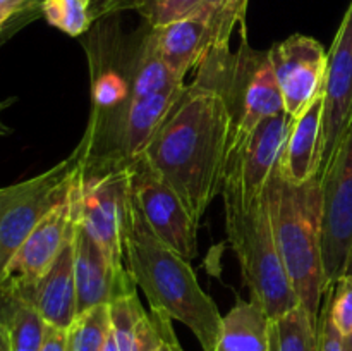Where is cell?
Wrapping results in <instances>:
<instances>
[{
  "label": "cell",
  "instance_id": "1",
  "mask_svg": "<svg viewBox=\"0 0 352 351\" xmlns=\"http://www.w3.org/2000/svg\"><path fill=\"white\" fill-rule=\"evenodd\" d=\"M234 119L219 86L198 78L181 98L141 157L160 176L195 219L201 220L222 193L230 157Z\"/></svg>",
  "mask_w": 352,
  "mask_h": 351
},
{
  "label": "cell",
  "instance_id": "2",
  "mask_svg": "<svg viewBox=\"0 0 352 351\" xmlns=\"http://www.w3.org/2000/svg\"><path fill=\"white\" fill-rule=\"evenodd\" d=\"M124 267L150 301L151 312L184 323L203 351H217L223 319L219 306L199 286L191 260L153 233L134 202L124 237Z\"/></svg>",
  "mask_w": 352,
  "mask_h": 351
},
{
  "label": "cell",
  "instance_id": "3",
  "mask_svg": "<svg viewBox=\"0 0 352 351\" xmlns=\"http://www.w3.org/2000/svg\"><path fill=\"white\" fill-rule=\"evenodd\" d=\"M275 244L299 303L318 320L325 298L323 267V195L318 176L302 184L282 178L275 169L267 189Z\"/></svg>",
  "mask_w": 352,
  "mask_h": 351
},
{
  "label": "cell",
  "instance_id": "4",
  "mask_svg": "<svg viewBox=\"0 0 352 351\" xmlns=\"http://www.w3.org/2000/svg\"><path fill=\"white\" fill-rule=\"evenodd\" d=\"M222 198L227 237L237 255L251 299L263 308L270 320L280 319L301 303L275 244L267 196L263 193L253 203L232 196Z\"/></svg>",
  "mask_w": 352,
  "mask_h": 351
},
{
  "label": "cell",
  "instance_id": "5",
  "mask_svg": "<svg viewBox=\"0 0 352 351\" xmlns=\"http://www.w3.org/2000/svg\"><path fill=\"white\" fill-rule=\"evenodd\" d=\"M76 198L79 224L102 246L110 262L124 270V237L133 212L131 162L93 157L86 147Z\"/></svg>",
  "mask_w": 352,
  "mask_h": 351
},
{
  "label": "cell",
  "instance_id": "6",
  "mask_svg": "<svg viewBox=\"0 0 352 351\" xmlns=\"http://www.w3.org/2000/svg\"><path fill=\"white\" fill-rule=\"evenodd\" d=\"M86 147L88 141L82 138L69 157L45 172L0 188V282L31 231L69 195L85 165Z\"/></svg>",
  "mask_w": 352,
  "mask_h": 351
},
{
  "label": "cell",
  "instance_id": "7",
  "mask_svg": "<svg viewBox=\"0 0 352 351\" xmlns=\"http://www.w3.org/2000/svg\"><path fill=\"white\" fill-rule=\"evenodd\" d=\"M76 184L78 179L72 184L69 195L43 217V220L31 231L30 236L10 258L0 282V296L24 298L47 274L48 268L54 265L60 251L69 243L78 219Z\"/></svg>",
  "mask_w": 352,
  "mask_h": 351
},
{
  "label": "cell",
  "instance_id": "8",
  "mask_svg": "<svg viewBox=\"0 0 352 351\" xmlns=\"http://www.w3.org/2000/svg\"><path fill=\"white\" fill-rule=\"evenodd\" d=\"M320 182L323 195V267L329 291L344 274L352 246V117Z\"/></svg>",
  "mask_w": 352,
  "mask_h": 351
},
{
  "label": "cell",
  "instance_id": "9",
  "mask_svg": "<svg viewBox=\"0 0 352 351\" xmlns=\"http://www.w3.org/2000/svg\"><path fill=\"white\" fill-rule=\"evenodd\" d=\"M131 193L134 205L153 233L188 260L196 258L199 222L143 157L131 162Z\"/></svg>",
  "mask_w": 352,
  "mask_h": 351
},
{
  "label": "cell",
  "instance_id": "10",
  "mask_svg": "<svg viewBox=\"0 0 352 351\" xmlns=\"http://www.w3.org/2000/svg\"><path fill=\"white\" fill-rule=\"evenodd\" d=\"M291 123L292 117L282 110L261 120L243 143L230 150L220 195L244 203H253L263 196L280 160Z\"/></svg>",
  "mask_w": 352,
  "mask_h": 351
},
{
  "label": "cell",
  "instance_id": "11",
  "mask_svg": "<svg viewBox=\"0 0 352 351\" xmlns=\"http://www.w3.org/2000/svg\"><path fill=\"white\" fill-rule=\"evenodd\" d=\"M352 117V0L327 58L323 85V129L318 178L332 162Z\"/></svg>",
  "mask_w": 352,
  "mask_h": 351
},
{
  "label": "cell",
  "instance_id": "12",
  "mask_svg": "<svg viewBox=\"0 0 352 351\" xmlns=\"http://www.w3.org/2000/svg\"><path fill=\"white\" fill-rule=\"evenodd\" d=\"M241 23L230 16H192L150 28L146 38L170 71L184 81L188 72L199 67L213 48L229 47L234 26Z\"/></svg>",
  "mask_w": 352,
  "mask_h": 351
},
{
  "label": "cell",
  "instance_id": "13",
  "mask_svg": "<svg viewBox=\"0 0 352 351\" xmlns=\"http://www.w3.org/2000/svg\"><path fill=\"white\" fill-rule=\"evenodd\" d=\"M268 57L280 86L285 112L296 117L323 92L329 52L315 38L292 34L272 45Z\"/></svg>",
  "mask_w": 352,
  "mask_h": 351
},
{
  "label": "cell",
  "instance_id": "14",
  "mask_svg": "<svg viewBox=\"0 0 352 351\" xmlns=\"http://www.w3.org/2000/svg\"><path fill=\"white\" fill-rule=\"evenodd\" d=\"M184 88L186 85L141 98L129 96L119 109L105 112L113 124L112 147L105 153L93 157H107L120 162L140 158L181 98Z\"/></svg>",
  "mask_w": 352,
  "mask_h": 351
},
{
  "label": "cell",
  "instance_id": "15",
  "mask_svg": "<svg viewBox=\"0 0 352 351\" xmlns=\"http://www.w3.org/2000/svg\"><path fill=\"white\" fill-rule=\"evenodd\" d=\"M74 277L78 315L96 305H110L117 296L138 288L124 268L119 270L105 251L76 219Z\"/></svg>",
  "mask_w": 352,
  "mask_h": 351
},
{
  "label": "cell",
  "instance_id": "16",
  "mask_svg": "<svg viewBox=\"0 0 352 351\" xmlns=\"http://www.w3.org/2000/svg\"><path fill=\"white\" fill-rule=\"evenodd\" d=\"M76 229V227H74ZM19 298V296H17ZM23 299L30 301L48 326L69 329L78 317L74 277V234L47 274Z\"/></svg>",
  "mask_w": 352,
  "mask_h": 351
},
{
  "label": "cell",
  "instance_id": "17",
  "mask_svg": "<svg viewBox=\"0 0 352 351\" xmlns=\"http://www.w3.org/2000/svg\"><path fill=\"white\" fill-rule=\"evenodd\" d=\"M322 129L323 92L316 95L301 114L292 117L291 129L277 165L282 178L294 184H302L318 176Z\"/></svg>",
  "mask_w": 352,
  "mask_h": 351
},
{
  "label": "cell",
  "instance_id": "18",
  "mask_svg": "<svg viewBox=\"0 0 352 351\" xmlns=\"http://www.w3.org/2000/svg\"><path fill=\"white\" fill-rule=\"evenodd\" d=\"M138 288L117 296L110 303V322L119 351H155L160 344V323L144 312Z\"/></svg>",
  "mask_w": 352,
  "mask_h": 351
},
{
  "label": "cell",
  "instance_id": "19",
  "mask_svg": "<svg viewBox=\"0 0 352 351\" xmlns=\"http://www.w3.org/2000/svg\"><path fill=\"white\" fill-rule=\"evenodd\" d=\"M270 322L253 299H239L222 319L217 351H268Z\"/></svg>",
  "mask_w": 352,
  "mask_h": 351
},
{
  "label": "cell",
  "instance_id": "20",
  "mask_svg": "<svg viewBox=\"0 0 352 351\" xmlns=\"http://www.w3.org/2000/svg\"><path fill=\"white\" fill-rule=\"evenodd\" d=\"M47 322L30 301L0 296V351H40Z\"/></svg>",
  "mask_w": 352,
  "mask_h": 351
},
{
  "label": "cell",
  "instance_id": "21",
  "mask_svg": "<svg viewBox=\"0 0 352 351\" xmlns=\"http://www.w3.org/2000/svg\"><path fill=\"white\" fill-rule=\"evenodd\" d=\"M184 85L186 83L170 71V67L162 61L160 55L151 47L150 40L144 36L129 76L131 98L150 96L155 95V93L168 92V89L179 88V86Z\"/></svg>",
  "mask_w": 352,
  "mask_h": 351
},
{
  "label": "cell",
  "instance_id": "22",
  "mask_svg": "<svg viewBox=\"0 0 352 351\" xmlns=\"http://www.w3.org/2000/svg\"><path fill=\"white\" fill-rule=\"evenodd\" d=\"M318 320L305 306H296L284 317L270 322L268 351H318Z\"/></svg>",
  "mask_w": 352,
  "mask_h": 351
},
{
  "label": "cell",
  "instance_id": "23",
  "mask_svg": "<svg viewBox=\"0 0 352 351\" xmlns=\"http://www.w3.org/2000/svg\"><path fill=\"white\" fill-rule=\"evenodd\" d=\"M227 3L229 0H151V3L141 12V16L146 19L150 28L164 26V24L192 16H230L239 23L244 21V17L230 12L227 9Z\"/></svg>",
  "mask_w": 352,
  "mask_h": 351
},
{
  "label": "cell",
  "instance_id": "24",
  "mask_svg": "<svg viewBox=\"0 0 352 351\" xmlns=\"http://www.w3.org/2000/svg\"><path fill=\"white\" fill-rule=\"evenodd\" d=\"M112 322L110 305H96L76 317L69 327V341L72 351H103Z\"/></svg>",
  "mask_w": 352,
  "mask_h": 351
},
{
  "label": "cell",
  "instance_id": "25",
  "mask_svg": "<svg viewBox=\"0 0 352 351\" xmlns=\"http://www.w3.org/2000/svg\"><path fill=\"white\" fill-rule=\"evenodd\" d=\"M41 12L48 24L69 36H81L93 23L89 0H43Z\"/></svg>",
  "mask_w": 352,
  "mask_h": 351
},
{
  "label": "cell",
  "instance_id": "26",
  "mask_svg": "<svg viewBox=\"0 0 352 351\" xmlns=\"http://www.w3.org/2000/svg\"><path fill=\"white\" fill-rule=\"evenodd\" d=\"M129 98V79L116 71H105L93 81V112H110Z\"/></svg>",
  "mask_w": 352,
  "mask_h": 351
},
{
  "label": "cell",
  "instance_id": "27",
  "mask_svg": "<svg viewBox=\"0 0 352 351\" xmlns=\"http://www.w3.org/2000/svg\"><path fill=\"white\" fill-rule=\"evenodd\" d=\"M325 301L329 305L330 319L344 337L352 332V275L344 274L327 291Z\"/></svg>",
  "mask_w": 352,
  "mask_h": 351
},
{
  "label": "cell",
  "instance_id": "28",
  "mask_svg": "<svg viewBox=\"0 0 352 351\" xmlns=\"http://www.w3.org/2000/svg\"><path fill=\"white\" fill-rule=\"evenodd\" d=\"M316 334H318V351H349L347 350L346 343H344V336L336 329L332 319H330L327 301L322 303V310H320L318 315V326H316Z\"/></svg>",
  "mask_w": 352,
  "mask_h": 351
},
{
  "label": "cell",
  "instance_id": "29",
  "mask_svg": "<svg viewBox=\"0 0 352 351\" xmlns=\"http://www.w3.org/2000/svg\"><path fill=\"white\" fill-rule=\"evenodd\" d=\"M43 0H0V33L31 10H41Z\"/></svg>",
  "mask_w": 352,
  "mask_h": 351
},
{
  "label": "cell",
  "instance_id": "30",
  "mask_svg": "<svg viewBox=\"0 0 352 351\" xmlns=\"http://www.w3.org/2000/svg\"><path fill=\"white\" fill-rule=\"evenodd\" d=\"M40 351H72L71 341H69V329H58V327L47 323Z\"/></svg>",
  "mask_w": 352,
  "mask_h": 351
},
{
  "label": "cell",
  "instance_id": "31",
  "mask_svg": "<svg viewBox=\"0 0 352 351\" xmlns=\"http://www.w3.org/2000/svg\"><path fill=\"white\" fill-rule=\"evenodd\" d=\"M155 317H157L158 323H160V332H162V339L160 344L157 346L155 351H184L179 344L177 336H175L174 329H172V319L170 317L164 315V313H157L151 312Z\"/></svg>",
  "mask_w": 352,
  "mask_h": 351
},
{
  "label": "cell",
  "instance_id": "32",
  "mask_svg": "<svg viewBox=\"0 0 352 351\" xmlns=\"http://www.w3.org/2000/svg\"><path fill=\"white\" fill-rule=\"evenodd\" d=\"M126 2L127 0H89L93 21L122 12L126 9Z\"/></svg>",
  "mask_w": 352,
  "mask_h": 351
},
{
  "label": "cell",
  "instance_id": "33",
  "mask_svg": "<svg viewBox=\"0 0 352 351\" xmlns=\"http://www.w3.org/2000/svg\"><path fill=\"white\" fill-rule=\"evenodd\" d=\"M246 6H248V0H229L227 9H229L230 12L236 14V16L244 17V14H246Z\"/></svg>",
  "mask_w": 352,
  "mask_h": 351
},
{
  "label": "cell",
  "instance_id": "34",
  "mask_svg": "<svg viewBox=\"0 0 352 351\" xmlns=\"http://www.w3.org/2000/svg\"><path fill=\"white\" fill-rule=\"evenodd\" d=\"M151 3V0H127L126 9L124 10H138V12H143L148 6Z\"/></svg>",
  "mask_w": 352,
  "mask_h": 351
},
{
  "label": "cell",
  "instance_id": "35",
  "mask_svg": "<svg viewBox=\"0 0 352 351\" xmlns=\"http://www.w3.org/2000/svg\"><path fill=\"white\" fill-rule=\"evenodd\" d=\"M10 102H12V100H7V102H0V136H6V134L10 133L9 126H7V124L2 120L3 110H6L7 107H9Z\"/></svg>",
  "mask_w": 352,
  "mask_h": 351
},
{
  "label": "cell",
  "instance_id": "36",
  "mask_svg": "<svg viewBox=\"0 0 352 351\" xmlns=\"http://www.w3.org/2000/svg\"><path fill=\"white\" fill-rule=\"evenodd\" d=\"M103 351H119V348H117V343H116V337H113L112 329H110L109 337H107V343H105V346H103Z\"/></svg>",
  "mask_w": 352,
  "mask_h": 351
},
{
  "label": "cell",
  "instance_id": "37",
  "mask_svg": "<svg viewBox=\"0 0 352 351\" xmlns=\"http://www.w3.org/2000/svg\"><path fill=\"white\" fill-rule=\"evenodd\" d=\"M344 274H351L352 275V246L349 250V255H347V262H346V267H344Z\"/></svg>",
  "mask_w": 352,
  "mask_h": 351
},
{
  "label": "cell",
  "instance_id": "38",
  "mask_svg": "<svg viewBox=\"0 0 352 351\" xmlns=\"http://www.w3.org/2000/svg\"><path fill=\"white\" fill-rule=\"evenodd\" d=\"M344 343H346L347 350L352 351V332L349 334V336H346V337H344Z\"/></svg>",
  "mask_w": 352,
  "mask_h": 351
}]
</instances>
